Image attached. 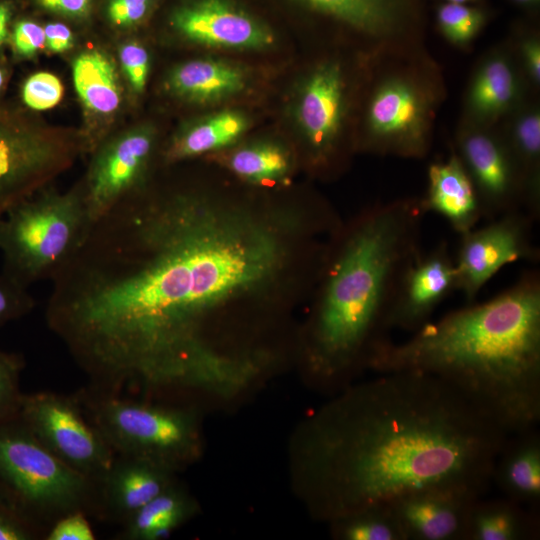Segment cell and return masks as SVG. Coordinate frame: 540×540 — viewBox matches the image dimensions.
<instances>
[{
    "mask_svg": "<svg viewBox=\"0 0 540 540\" xmlns=\"http://www.w3.org/2000/svg\"><path fill=\"white\" fill-rule=\"evenodd\" d=\"M285 230L195 191L144 185L90 225L53 277L46 324L97 391L172 381L199 362L206 315L281 273Z\"/></svg>",
    "mask_w": 540,
    "mask_h": 540,
    "instance_id": "1",
    "label": "cell"
},
{
    "mask_svg": "<svg viewBox=\"0 0 540 540\" xmlns=\"http://www.w3.org/2000/svg\"><path fill=\"white\" fill-rule=\"evenodd\" d=\"M330 416L321 476L338 517L430 489L482 497L510 436L458 390L417 371L382 373Z\"/></svg>",
    "mask_w": 540,
    "mask_h": 540,
    "instance_id": "2",
    "label": "cell"
},
{
    "mask_svg": "<svg viewBox=\"0 0 540 540\" xmlns=\"http://www.w3.org/2000/svg\"><path fill=\"white\" fill-rule=\"evenodd\" d=\"M370 368L435 376L510 435L540 421V274L524 272L494 298L426 323L406 342L389 340Z\"/></svg>",
    "mask_w": 540,
    "mask_h": 540,
    "instance_id": "3",
    "label": "cell"
},
{
    "mask_svg": "<svg viewBox=\"0 0 540 540\" xmlns=\"http://www.w3.org/2000/svg\"><path fill=\"white\" fill-rule=\"evenodd\" d=\"M419 198L376 204L341 237L327 266L313 324V363L334 380L370 366L389 338L401 278L421 253Z\"/></svg>",
    "mask_w": 540,
    "mask_h": 540,
    "instance_id": "4",
    "label": "cell"
},
{
    "mask_svg": "<svg viewBox=\"0 0 540 540\" xmlns=\"http://www.w3.org/2000/svg\"><path fill=\"white\" fill-rule=\"evenodd\" d=\"M358 143L366 151L425 158L446 98L439 64L424 44L381 52L364 61Z\"/></svg>",
    "mask_w": 540,
    "mask_h": 540,
    "instance_id": "5",
    "label": "cell"
},
{
    "mask_svg": "<svg viewBox=\"0 0 540 540\" xmlns=\"http://www.w3.org/2000/svg\"><path fill=\"white\" fill-rule=\"evenodd\" d=\"M0 502L39 529L44 538L66 514L101 517L98 483L46 449L19 413L0 420Z\"/></svg>",
    "mask_w": 540,
    "mask_h": 540,
    "instance_id": "6",
    "label": "cell"
},
{
    "mask_svg": "<svg viewBox=\"0 0 540 540\" xmlns=\"http://www.w3.org/2000/svg\"><path fill=\"white\" fill-rule=\"evenodd\" d=\"M90 225L81 185L66 192L39 189L0 220L1 273L26 288L51 281Z\"/></svg>",
    "mask_w": 540,
    "mask_h": 540,
    "instance_id": "7",
    "label": "cell"
},
{
    "mask_svg": "<svg viewBox=\"0 0 540 540\" xmlns=\"http://www.w3.org/2000/svg\"><path fill=\"white\" fill-rule=\"evenodd\" d=\"M76 394L116 454L145 458L169 469L192 455L195 431L186 413L88 386Z\"/></svg>",
    "mask_w": 540,
    "mask_h": 540,
    "instance_id": "8",
    "label": "cell"
},
{
    "mask_svg": "<svg viewBox=\"0 0 540 540\" xmlns=\"http://www.w3.org/2000/svg\"><path fill=\"white\" fill-rule=\"evenodd\" d=\"M19 416L46 449L83 476L98 483L111 467L116 453L76 392L24 394Z\"/></svg>",
    "mask_w": 540,
    "mask_h": 540,
    "instance_id": "9",
    "label": "cell"
},
{
    "mask_svg": "<svg viewBox=\"0 0 540 540\" xmlns=\"http://www.w3.org/2000/svg\"><path fill=\"white\" fill-rule=\"evenodd\" d=\"M360 40L366 57L424 44V0H279Z\"/></svg>",
    "mask_w": 540,
    "mask_h": 540,
    "instance_id": "10",
    "label": "cell"
},
{
    "mask_svg": "<svg viewBox=\"0 0 540 540\" xmlns=\"http://www.w3.org/2000/svg\"><path fill=\"white\" fill-rule=\"evenodd\" d=\"M345 62L327 57L304 78L296 101V122L314 162L328 167L338 157L353 106L354 82Z\"/></svg>",
    "mask_w": 540,
    "mask_h": 540,
    "instance_id": "11",
    "label": "cell"
},
{
    "mask_svg": "<svg viewBox=\"0 0 540 540\" xmlns=\"http://www.w3.org/2000/svg\"><path fill=\"white\" fill-rule=\"evenodd\" d=\"M454 144L475 187L482 217L493 220L508 212H526L524 179L497 126L459 120Z\"/></svg>",
    "mask_w": 540,
    "mask_h": 540,
    "instance_id": "12",
    "label": "cell"
},
{
    "mask_svg": "<svg viewBox=\"0 0 540 540\" xmlns=\"http://www.w3.org/2000/svg\"><path fill=\"white\" fill-rule=\"evenodd\" d=\"M168 24L184 39L212 48L264 50L277 40L266 17L244 0H179Z\"/></svg>",
    "mask_w": 540,
    "mask_h": 540,
    "instance_id": "13",
    "label": "cell"
},
{
    "mask_svg": "<svg viewBox=\"0 0 540 540\" xmlns=\"http://www.w3.org/2000/svg\"><path fill=\"white\" fill-rule=\"evenodd\" d=\"M533 221L526 212L513 211L461 235L454 263L457 291L467 301H473L483 286L507 264L539 260V250L531 238Z\"/></svg>",
    "mask_w": 540,
    "mask_h": 540,
    "instance_id": "14",
    "label": "cell"
},
{
    "mask_svg": "<svg viewBox=\"0 0 540 540\" xmlns=\"http://www.w3.org/2000/svg\"><path fill=\"white\" fill-rule=\"evenodd\" d=\"M154 144L153 129L139 126L97 149L81 185L91 224L125 196L145 185Z\"/></svg>",
    "mask_w": 540,
    "mask_h": 540,
    "instance_id": "15",
    "label": "cell"
},
{
    "mask_svg": "<svg viewBox=\"0 0 540 540\" xmlns=\"http://www.w3.org/2000/svg\"><path fill=\"white\" fill-rule=\"evenodd\" d=\"M55 162L48 136L0 113V220L44 186Z\"/></svg>",
    "mask_w": 540,
    "mask_h": 540,
    "instance_id": "16",
    "label": "cell"
},
{
    "mask_svg": "<svg viewBox=\"0 0 540 540\" xmlns=\"http://www.w3.org/2000/svg\"><path fill=\"white\" fill-rule=\"evenodd\" d=\"M530 93L508 41L486 51L475 64L468 80L461 121L496 126Z\"/></svg>",
    "mask_w": 540,
    "mask_h": 540,
    "instance_id": "17",
    "label": "cell"
},
{
    "mask_svg": "<svg viewBox=\"0 0 540 540\" xmlns=\"http://www.w3.org/2000/svg\"><path fill=\"white\" fill-rule=\"evenodd\" d=\"M454 291V259L447 243L441 242L429 252H421L404 272L389 317L391 330L416 332Z\"/></svg>",
    "mask_w": 540,
    "mask_h": 540,
    "instance_id": "18",
    "label": "cell"
},
{
    "mask_svg": "<svg viewBox=\"0 0 540 540\" xmlns=\"http://www.w3.org/2000/svg\"><path fill=\"white\" fill-rule=\"evenodd\" d=\"M479 498L430 489L408 495L390 509L405 540H466L470 511Z\"/></svg>",
    "mask_w": 540,
    "mask_h": 540,
    "instance_id": "19",
    "label": "cell"
},
{
    "mask_svg": "<svg viewBox=\"0 0 540 540\" xmlns=\"http://www.w3.org/2000/svg\"><path fill=\"white\" fill-rule=\"evenodd\" d=\"M170 470L145 458L116 454L111 467L98 482L100 521L125 523L171 485Z\"/></svg>",
    "mask_w": 540,
    "mask_h": 540,
    "instance_id": "20",
    "label": "cell"
},
{
    "mask_svg": "<svg viewBox=\"0 0 540 540\" xmlns=\"http://www.w3.org/2000/svg\"><path fill=\"white\" fill-rule=\"evenodd\" d=\"M419 204L424 214L441 215L460 235L483 218L475 187L455 151L446 160L429 165L427 189Z\"/></svg>",
    "mask_w": 540,
    "mask_h": 540,
    "instance_id": "21",
    "label": "cell"
},
{
    "mask_svg": "<svg viewBox=\"0 0 540 540\" xmlns=\"http://www.w3.org/2000/svg\"><path fill=\"white\" fill-rule=\"evenodd\" d=\"M540 98L530 93L496 126L499 128L526 187V213L540 217Z\"/></svg>",
    "mask_w": 540,
    "mask_h": 540,
    "instance_id": "22",
    "label": "cell"
},
{
    "mask_svg": "<svg viewBox=\"0 0 540 540\" xmlns=\"http://www.w3.org/2000/svg\"><path fill=\"white\" fill-rule=\"evenodd\" d=\"M492 480L505 497L537 511L540 503V436L536 429L507 438L497 456Z\"/></svg>",
    "mask_w": 540,
    "mask_h": 540,
    "instance_id": "23",
    "label": "cell"
},
{
    "mask_svg": "<svg viewBox=\"0 0 540 540\" xmlns=\"http://www.w3.org/2000/svg\"><path fill=\"white\" fill-rule=\"evenodd\" d=\"M248 84L246 70L221 59L204 58L182 63L167 79L169 91L188 102L216 103L242 92Z\"/></svg>",
    "mask_w": 540,
    "mask_h": 540,
    "instance_id": "24",
    "label": "cell"
},
{
    "mask_svg": "<svg viewBox=\"0 0 540 540\" xmlns=\"http://www.w3.org/2000/svg\"><path fill=\"white\" fill-rule=\"evenodd\" d=\"M535 510L504 499H477L470 511L466 540H530L539 536Z\"/></svg>",
    "mask_w": 540,
    "mask_h": 540,
    "instance_id": "25",
    "label": "cell"
},
{
    "mask_svg": "<svg viewBox=\"0 0 540 540\" xmlns=\"http://www.w3.org/2000/svg\"><path fill=\"white\" fill-rule=\"evenodd\" d=\"M249 127L239 111L226 110L207 116L179 133L170 144L166 157L182 160L225 147L237 140Z\"/></svg>",
    "mask_w": 540,
    "mask_h": 540,
    "instance_id": "26",
    "label": "cell"
},
{
    "mask_svg": "<svg viewBox=\"0 0 540 540\" xmlns=\"http://www.w3.org/2000/svg\"><path fill=\"white\" fill-rule=\"evenodd\" d=\"M75 90L83 104L97 114L118 109L121 90L112 61L99 51L79 54L72 66Z\"/></svg>",
    "mask_w": 540,
    "mask_h": 540,
    "instance_id": "27",
    "label": "cell"
},
{
    "mask_svg": "<svg viewBox=\"0 0 540 540\" xmlns=\"http://www.w3.org/2000/svg\"><path fill=\"white\" fill-rule=\"evenodd\" d=\"M189 513L185 496L169 485L135 512L117 534L120 540H156L177 528Z\"/></svg>",
    "mask_w": 540,
    "mask_h": 540,
    "instance_id": "28",
    "label": "cell"
},
{
    "mask_svg": "<svg viewBox=\"0 0 540 540\" xmlns=\"http://www.w3.org/2000/svg\"><path fill=\"white\" fill-rule=\"evenodd\" d=\"M228 165L243 179L255 183H270L286 176L290 162L282 147L263 142L236 150L229 157Z\"/></svg>",
    "mask_w": 540,
    "mask_h": 540,
    "instance_id": "29",
    "label": "cell"
},
{
    "mask_svg": "<svg viewBox=\"0 0 540 540\" xmlns=\"http://www.w3.org/2000/svg\"><path fill=\"white\" fill-rule=\"evenodd\" d=\"M337 535L348 540H405L390 507L374 506L339 517Z\"/></svg>",
    "mask_w": 540,
    "mask_h": 540,
    "instance_id": "30",
    "label": "cell"
},
{
    "mask_svg": "<svg viewBox=\"0 0 540 540\" xmlns=\"http://www.w3.org/2000/svg\"><path fill=\"white\" fill-rule=\"evenodd\" d=\"M487 21L486 13L473 4L443 2L436 9L440 34L453 46L466 49L480 34Z\"/></svg>",
    "mask_w": 540,
    "mask_h": 540,
    "instance_id": "31",
    "label": "cell"
},
{
    "mask_svg": "<svg viewBox=\"0 0 540 540\" xmlns=\"http://www.w3.org/2000/svg\"><path fill=\"white\" fill-rule=\"evenodd\" d=\"M531 91L540 92V34L536 28L519 26L507 39Z\"/></svg>",
    "mask_w": 540,
    "mask_h": 540,
    "instance_id": "32",
    "label": "cell"
},
{
    "mask_svg": "<svg viewBox=\"0 0 540 540\" xmlns=\"http://www.w3.org/2000/svg\"><path fill=\"white\" fill-rule=\"evenodd\" d=\"M24 359L18 353L0 349V420L16 416L24 393L20 389V377Z\"/></svg>",
    "mask_w": 540,
    "mask_h": 540,
    "instance_id": "33",
    "label": "cell"
},
{
    "mask_svg": "<svg viewBox=\"0 0 540 540\" xmlns=\"http://www.w3.org/2000/svg\"><path fill=\"white\" fill-rule=\"evenodd\" d=\"M63 95L60 79L49 72H38L31 75L23 85L24 103L37 111L48 110L56 106Z\"/></svg>",
    "mask_w": 540,
    "mask_h": 540,
    "instance_id": "34",
    "label": "cell"
},
{
    "mask_svg": "<svg viewBox=\"0 0 540 540\" xmlns=\"http://www.w3.org/2000/svg\"><path fill=\"white\" fill-rule=\"evenodd\" d=\"M35 307V300L28 288L4 274H0V328L22 318Z\"/></svg>",
    "mask_w": 540,
    "mask_h": 540,
    "instance_id": "35",
    "label": "cell"
},
{
    "mask_svg": "<svg viewBox=\"0 0 540 540\" xmlns=\"http://www.w3.org/2000/svg\"><path fill=\"white\" fill-rule=\"evenodd\" d=\"M119 61L132 89L137 93L143 92L150 69L146 48L136 42L126 43L120 48Z\"/></svg>",
    "mask_w": 540,
    "mask_h": 540,
    "instance_id": "36",
    "label": "cell"
},
{
    "mask_svg": "<svg viewBox=\"0 0 540 540\" xmlns=\"http://www.w3.org/2000/svg\"><path fill=\"white\" fill-rule=\"evenodd\" d=\"M158 0H110L107 16L114 25L129 27L145 20Z\"/></svg>",
    "mask_w": 540,
    "mask_h": 540,
    "instance_id": "37",
    "label": "cell"
},
{
    "mask_svg": "<svg viewBox=\"0 0 540 540\" xmlns=\"http://www.w3.org/2000/svg\"><path fill=\"white\" fill-rule=\"evenodd\" d=\"M88 518L83 512L66 514L51 526L44 540H94Z\"/></svg>",
    "mask_w": 540,
    "mask_h": 540,
    "instance_id": "38",
    "label": "cell"
},
{
    "mask_svg": "<svg viewBox=\"0 0 540 540\" xmlns=\"http://www.w3.org/2000/svg\"><path fill=\"white\" fill-rule=\"evenodd\" d=\"M0 540H44V534L0 502Z\"/></svg>",
    "mask_w": 540,
    "mask_h": 540,
    "instance_id": "39",
    "label": "cell"
},
{
    "mask_svg": "<svg viewBox=\"0 0 540 540\" xmlns=\"http://www.w3.org/2000/svg\"><path fill=\"white\" fill-rule=\"evenodd\" d=\"M12 40L20 55L32 56L45 44L44 28L30 20L19 21L14 26Z\"/></svg>",
    "mask_w": 540,
    "mask_h": 540,
    "instance_id": "40",
    "label": "cell"
},
{
    "mask_svg": "<svg viewBox=\"0 0 540 540\" xmlns=\"http://www.w3.org/2000/svg\"><path fill=\"white\" fill-rule=\"evenodd\" d=\"M45 45L55 53H63L73 46V34L63 23H49L44 27Z\"/></svg>",
    "mask_w": 540,
    "mask_h": 540,
    "instance_id": "41",
    "label": "cell"
},
{
    "mask_svg": "<svg viewBox=\"0 0 540 540\" xmlns=\"http://www.w3.org/2000/svg\"><path fill=\"white\" fill-rule=\"evenodd\" d=\"M37 2L45 9L70 17L85 16L91 6V0H37Z\"/></svg>",
    "mask_w": 540,
    "mask_h": 540,
    "instance_id": "42",
    "label": "cell"
},
{
    "mask_svg": "<svg viewBox=\"0 0 540 540\" xmlns=\"http://www.w3.org/2000/svg\"><path fill=\"white\" fill-rule=\"evenodd\" d=\"M10 20V9L7 5L0 3V44L8 36V24Z\"/></svg>",
    "mask_w": 540,
    "mask_h": 540,
    "instance_id": "43",
    "label": "cell"
},
{
    "mask_svg": "<svg viewBox=\"0 0 540 540\" xmlns=\"http://www.w3.org/2000/svg\"><path fill=\"white\" fill-rule=\"evenodd\" d=\"M513 3L523 8H536L539 5L540 0H511Z\"/></svg>",
    "mask_w": 540,
    "mask_h": 540,
    "instance_id": "44",
    "label": "cell"
},
{
    "mask_svg": "<svg viewBox=\"0 0 540 540\" xmlns=\"http://www.w3.org/2000/svg\"><path fill=\"white\" fill-rule=\"evenodd\" d=\"M444 2L448 3H457V4H474L477 3L479 0H443Z\"/></svg>",
    "mask_w": 540,
    "mask_h": 540,
    "instance_id": "45",
    "label": "cell"
},
{
    "mask_svg": "<svg viewBox=\"0 0 540 540\" xmlns=\"http://www.w3.org/2000/svg\"><path fill=\"white\" fill-rule=\"evenodd\" d=\"M3 82H4V75H3L2 70L0 69V89H1V87L3 85Z\"/></svg>",
    "mask_w": 540,
    "mask_h": 540,
    "instance_id": "46",
    "label": "cell"
}]
</instances>
